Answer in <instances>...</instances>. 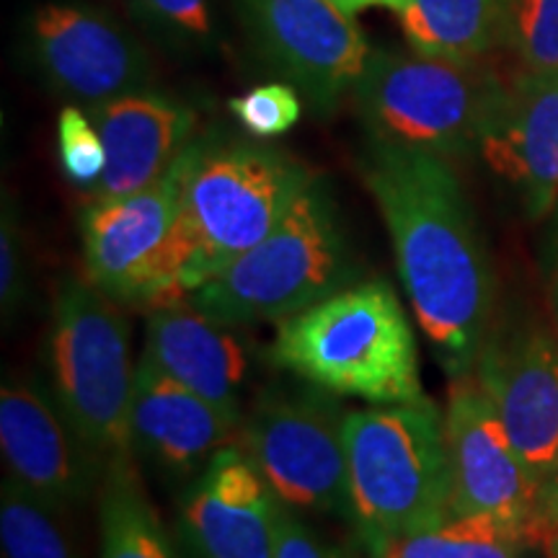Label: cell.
Masks as SVG:
<instances>
[{
	"label": "cell",
	"instance_id": "1",
	"mask_svg": "<svg viewBox=\"0 0 558 558\" xmlns=\"http://www.w3.org/2000/svg\"><path fill=\"white\" fill-rule=\"evenodd\" d=\"M362 177L418 326L450 378L473 373L492 320L494 275L456 171L432 153L375 143Z\"/></svg>",
	"mask_w": 558,
	"mask_h": 558
},
{
	"label": "cell",
	"instance_id": "2",
	"mask_svg": "<svg viewBox=\"0 0 558 558\" xmlns=\"http://www.w3.org/2000/svg\"><path fill=\"white\" fill-rule=\"evenodd\" d=\"M271 360L308 386L369 403H418V352L388 282H360L279 320Z\"/></svg>",
	"mask_w": 558,
	"mask_h": 558
},
{
	"label": "cell",
	"instance_id": "3",
	"mask_svg": "<svg viewBox=\"0 0 558 558\" xmlns=\"http://www.w3.org/2000/svg\"><path fill=\"white\" fill-rule=\"evenodd\" d=\"M352 518L369 550L452 518L445 416L429 399L344 416Z\"/></svg>",
	"mask_w": 558,
	"mask_h": 558
},
{
	"label": "cell",
	"instance_id": "4",
	"mask_svg": "<svg viewBox=\"0 0 558 558\" xmlns=\"http://www.w3.org/2000/svg\"><path fill=\"white\" fill-rule=\"evenodd\" d=\"M311 181L295 158L269 145L192 140L177 222L186 295L267 239Z\"/></svg>",
	"mask_w": 558,
	"mask_h": 558
},
{
	"label": "cell",
	"instance_id": "5",
	"mask_svg": "<svg viewBox=\"0 0 558 558\" xmlns=\"http://www.w3.org/2000/svg\"><path fill=\"white\" fill-rule=\"evenodd\" d=\"M357 264L329 190L313 179L262 243L190 292V303L226 326L284 320L354 279Z\"/></svg>",
	"mask_w": 558,
	"mask_h": 558
},
{
	"label": "cell",
	"instance_id": "6",
	"mask_svg": "<svg viewBox=\"0 0 558 558\" xmlns=\"http://www.w3.org/2000/svg\"><path fill=\"white\" fill-rule=\"evenodd\" d=\"M50 390L88 448L104 460L132 456L135 390L130 320L90 279L68 277L52 305L45 344Z\"/></svg>",
	"mask_w": 558,
	"mask_h": 558
},
{
	"label": "cell",
	"instance_id": "7",
	"mask_svg": "<svg viewBox=\"0 0 558 558\" xmlns=\"http://www.w3.org/2000/svg\"><path fill=\"white\" fill-rule=\"evenodd\" d=\"M499 83L473 60L373 52L352 94L375 143L450 160L478 148Z\"/></svg>",
	"mask_w": 558,
	"mask_h": 558
},
{
	"label": "cell",
	"instance_id": "8",
	"mask_svg": "<svg viewBox=\"0 0 558 558\" xmlns=\"http://www.w3.org/2000/svg\"><path fill=\"white\" fill-rule=\"evenodd\" d=\"M192 143L156 184L128 197L94 199L81 220L86 277L117 303L163 308L186 300L177 222Z\"/></svg>",
	"mask_w": 558,
	"mask_h": 558
},
{
	"label": "cell",
	"instance_id": "9",
	"mask_svg": "<svg viewBox=\"0 0 558 558\" xmlns=\"http://www.w3.org/2000/svg\"><path fill=\"white\" fill-rule=\"evenodd\" d=\"M344 416L316 386L267 390L243 418L235 448L284 507L352 514Z\"/></svg>",
	"mask_w": 558,
	"mask_h": 558
},
{
	"label": "cell",
	"instance_id": "10",
	"mask_svg": "<svg viewBox=\"0 0 558 558\" xmlns=\"http://www.w3.org/2000/svg\"><path fill=\"white\" fill-rule=\"evenodd\" d=\"M243 11L269 65L316 109L337 107L365 73V34L331 0H243Z\"/></svg>",
	"mask_w": 558,
	"mask_h": 558
},
{
	"label": "cell",
	"instance_id": "11",
	"mask_svg": "<svg viewBox=\"0 0 558 558\" xmlns=\"http://www.w3.org/2000/svg\"><path fill=\"white\" fill-rule=\"evenodd\" d=\"M445 437L452 478V518L494 514L525 527L533 541L538 484L522 465L505 422L476 373L460 375L450 383Z\"/></svg>",
	"mask_w": 558,
	"mask_h": 558
},
{
	"label": "cell",
	"instance_id": "12",
	"mask_svg": "<svg viewBox=\"0 0 558 558\" xmlns=\"http://www.w3.org/2000/svg\"><path fill=\"white\" fill-rule=\"evenodd\" d=\"M476 378L497 407L530 478L541 486L558 471V347L535 320L488 331Z\"/></svg>",
	"mask_w": 558,
	"mask_h": 558
},
{
	"label": "cell",
	"instance_id": "13",
	"mask_svg": "<svg viewBox=\"0 0 558 558\" xmlns=\"http://www.w3.org/2000/svg\"><path fill=\"white\" fill-rule=\"evenodd\" d=\"M0 448L11 478L58 509L86 501L107 471L52 390L21 375H9L0 390Z\"/></svg>",
	"mask_w": 558,
	"mask_h": 558
},
{
	"label": "cell",
	"instance_id": "14",
	"mask_svg": "<svg viewBox=\"0 0 558 558\" xmlns=\"http://www.w3.org/2000/svg\"><path fill=\"white\" fill-rule=\"evenodd\" d=\"M34 60L60 94L99 107L145 90L150 62L114 21L83 5H41L32 19Z\"/></svg>",
	"mask_w": 558,
	"mask_h": 558
},
{
	"label": "cell",
	"instance_id": "15",
	"mask_svg": "<svg viewBox=\"0 0 558 558\" xmlns=\"http://www.w3.org/2000/svg\"><path fill=\"white\" fill-rule=\"evenodd\" d=\"M284 505L254 463L228 445L181 499L190 558H277Z\"/></svg>",
	"mask_w": 558,
	"mask_h": 558
},
{
	"label": "cell",
	"instance_id": "16",
	"mask_svg": "<svg viewBox=\"0 0 558 558\" xmlns=\"http://www.w3.org/2000/svg\"><path fill=\"white\" fill-rule=\"evenodd\" d=\"M478 148L494 173L507 179L533 220L558 202V68L522 70L499 83Z\"/></svg>",
	"mask_w": 558,
	"mask_h": 558
},
{
	"label": "cell",
	"instance_id": "17",
	"mask_svg": "<svg viewBox=\"0 0 558 558\" xmlns=\"http://www.w3.org/2000/svg\"><path fill=\"white\" fill-rule=\"evenodd\" d=\"M241 414L202 399L153 362L140 357L132 390V456L173 478L205 471L222 448L239 439Z\"/></svg>",
	"mask_w": 558,
	"mask_h": 558
},
{
	"label": "cell",
	"instance_id": "18",
	"mask_svg": "<svg viewBox=\"0 0 558 558\" xmlns=\"http://www.w3.org/2000/svg\"><path fill=\"white\" fill-rule=\"evenodd\" d=\"M90 120L107 148V169L90 190L94 199L128 197L156 184L192 143L197 114L153 90H135L99 107Z\"/></svg>",
	"mask_w": 558,
	"mask_h": 558
},
{
	"label": "cell",
	"instance_id": "19",
	"mask_svg": "<svg viewBox=\"0 0 558 558\" xmlns=\"http://www.w3.org/2000/svg\"><path fill=\"white\" fill-rule=\"evenodd\" d=\"M233 329L179 300L150 311L143 357L202 399L241 414L251 354Z\"/></svg>",
	"mask_w": 558,
	"mask_h": 558
},
{
	"label": "cell",
	"instance_id": "20",
	"mask_svg": "<svg viewBox=\"0 0 558 558\" xmlns=\"http://www.w3.org/2000/svg\"><path fill=\"white\" fill-rule=\"evenodd\" d=\"M507 11L509 0H407L396 16L416 54L471 62L505 41Z\"/></svg>",
	"mask_w": 558,
	"mask_h": 558
},
{
	"label": "cell",
	"instance_id": "21",
	"mask_svg": "<svg viewBox=\"0 0 558 558\" xmlns=\"http://www.w3.org/2000/svg\"><path fill=\"white\" fill-rule=\"evenodd\" d=\"M99 522L101 558H179L169 530L140 484L132 456L107 460Z\"/></svg>",
	"mask_w": 558,
	"mask_h": 558
},
{
	"label": "cell",
	"instance_id": "22",
	"mask_svg": "<svg viewBox=\"0 0 558 558\" xmlns=\"http://www.w3.org/2000/svg\"><path fill=\"white\" fill-rule=\"evenodd\" d=\"M527 548L535 546L525 527L494 514H463L383 543L369 554L373 558H522Z\"/></svg>",
	"mask_w": 558,
	"mask_h": 558
},
{
	"label": "cell",
	"instance_id": "23",
	"mask_svg": "<svg viewBox=\"0 0 558 558\" xmlns=\"http://www.w3.org/2000/svg\"><path fill=\"white\" fill-rule=\"evenodd\" d=\"M50 501L11 476L0 492V546L5 558H78Z\"/></svg>",
	"mask_w": 558,
	"mask_h": 558
},
{
	"label": "cell",
	"instance_id": "24",
	"mask_svg": "<svg viewBox=\"0 0 558 558\" xmlns=\"http://www.w3.org/2000/svg\"><path fill=\"white\" fill-rule=\"evenodd\" d=\"M505 41L527 70H556L558 0H509Z\"/></svg>",
	"mask_w": 558,
	"mask_h": 558
},
{
	"label": "cell",
	"instance_id": "25",
	"mask_svg": "<svg viewBox=\"0 0 558 558\" xmlns=\"http://www.w3.org/2000/svg\"><path fill=\"white\" fill-rule=\"evenodd\" d=\"M228 109L248 135L259 140L284 135L303 117V101L292 83H264L230 99Z\"/></svg>",
	"mask_w": 558,
	"mask_h": 558
},
{
	"label": "cell",
	"instance_id": "26",
	"mask_svg": "<svg viewBox=\"0 0 558 558\" xmlns=\"http://www.w3.org/2000/svg\"><path fill=\"white\" fill-rule=\"evenodd\" d=\"M58 153L65 177L81 190H94L107 169V148L90 117L70 104L58 117Z\"/></svg>",
	"mask_w": 558,
	"mask_h": 558
},
{
	"label": "cell",
	"instance_id": "27",
	"mask_svg": "<svg viewBox=\"0 0 558 558\" xmlns=\"http://www.w3.org/2000/svg\"><path fill=\"white\" fill-rule=\"evenodd\" d=\"M26 290H29V271H26L24 235L16 213L5 205L0 222V308L5 320L16 316L26 300Z\"/></svg>",
	"mask_w": 558,
	"mask_h": 558
},
{
	"label": "cell",
	"instance_id": "28",
	"mask_svg": "<svg viewBox=\"0 0 558 558\" xmlns=\"http://www.w3.org/2000/svg\"><path fill=\"white\" fill-rule=\"evenodd\" d=\"M277 558H339L337 550L324 546L308 527L300 522L290 507L282 509V525H279Z\"/></svg>",
	"mask_w": 558,
	"mask_h": 558
},
{
	"label": "cell",
	"instance_id": "29",
	"mask_svg": "<svg viewBox=\"0 0 558 558\" xmlns=\"http://www.w3.org/2000/svg\"><path fill=\"white\" fill-rule=\"evenodd\" d=\"M160 21L177 29L205 37L209 32V0H145Z\"/></svg>",
	"mask_w": 558,
	"mask_h": 558
},
{
	"label": "cell",
	"instance_id": "30",
	"mask_svg": "<svg viewBox=\"0 0 558 558\" xmlns=\"http://www.w3.org/2000/svg\"><path fill=\"white\" fill-rule=\"evenodd\" d=\"M558 533V471L550 476L538 492V509L533 520V543L548 546Z\"/></svg>",
	"mask_w": 558,
	"mask_h": 558
},
{
	"label": "cell",
	"instance_id": "31",
	"mask_svg": "<svg viewBox=\"0 0 558 558\" xmlns=\"http://www.w3.org/2000/svg\"><path fill=\"white\" fill-rule=\"evenodd\" d=\"M546 550H548V558H558V533L554 535V541L548 543Z\"/></svg>",
	"mask_w": 558,
	"mask_h": 558
},
{
	"label": "cell",
	"instance_id": "32",
	"mask_svg": "<svg viewBox=\"0 0 558 558\" xmlns=\"http://www.w3.org/2000/svg\"><path fill=\"white\" fill-rule=\"evenodd\" d=\"M331 3L339 5V9H341V5H344V0H331Z\"/></svg>",
	"mask_w": 558,
	"mask_h": 558
},
{
	"label": "cell",
	"instance_id": "33",
	"mask_svg": "<svg viewBox=\"0 0 558 558\" xmlns=\"http://www.w3.org/2000/svg\"><path fill=\"white\" fill-rule=\"evenodd\" d=\"M522 558H525V556H522Z\"/></svg>",
	"mask_w": 558,
	"mask_h": 558
}]
</instances>
